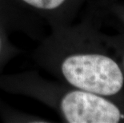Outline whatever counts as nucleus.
Masks as SVG:
<instances>
[{"label": "nucleus", "mask_w": 124, "mask_h": 123, "mask_svg": "<svg viewBox=\"0 0 124 123\" xmlns=\"http://www.w3.org/2000/svg\"><path fill=\"white\" fill-rule=\"evenodd\" d=\"M61 71L70 85L101 96L114 95L123 86L124 78L118 65L102 54L70 55L62 61Z\"/></svg>", "instance_id": "1"}, {"label": "nucleus", "mask_w": 124, "mask_h": 123, "mask_svg": "<svg viewBox=\"0 0 124 123\" xmlns=\"http://www.w3.org/2000/svg\"><path fill=\"white\" fill-rule=\"evenodd\" d=\"M60 109L70 123H117L121 119L115 104L101 95L78 89L62 97Z\"/></svg>", "instance_id": "2"}, {"label": "nucleus", "mask_w": 124, "mask_h": 123, "mask_svg": "<svg viewBox=\"0 0 124 123\" xmlns=\"http://www.w3.org/2000/svg\"><path fill=\"white\" fill-rule=\"evenodd\" d=\"M24 3L35 9L52 10L59 7L66 0H21Z\"/></svg>", "instance_id": "3"}, {"label": "nucleus", "mask_w": 124, "mask_h": 123, "mask_svg": "<svg viewBox=\"0 0 124 123\" xmlns=\"http://www.w3.org/2000/svg\"><path fill=\"white\" fill-rule=\"evenodd\" d=\"M0 50H1V38H0Z\"/></svg>", "instance_id": "4"}]
</instances>
